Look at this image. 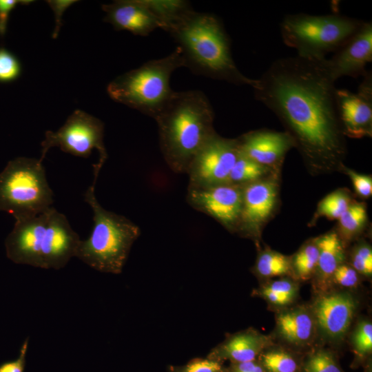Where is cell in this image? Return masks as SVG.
Segmentation results:
<instances>
[{"instance_id":"cell-1","label":"cell","mask_w":372,"mask_h":372,"mask_svg":"<svg viewBox=\"0 0 372 372\" xmlns=\"http://www.w3.org/2000/svg\"><path fill=\"white\" fill-rule=\"evenodd\" d=\"M327 58L298 55L273 62L253 87L255 98L287 128L303 157L316 166L340 162L346 147Z\"/></svg>"},{"instance_id":"cell-2","label":"cell","mask_w":372,"mask_h":372,"mask_svg":"<svg viewBox=\"0 0 372 372\" xmlns=\"http://www.w3.org/2000/svg\"><path fill=\"white\" fill-rule=\"evenodd\" d=\"M154 119L166 163L173 172L187 174L196 155L216 133L208 99L199 90L176 92Z\"/></svg>"},{"instance_id":"cell-3","label":"cell","mask_w":372,"mask_h":372,"mask_svg":"<svg viewBox=\"0 0 372 372\" xmlns=\"http://www.w3.org/2000/svg\"><path fill=\"white\" fill-rule=\"evenodd\" d=\"M168 32L178 44L185 67L194 73L254 87L256 79L245 76L236 65L228 35L214 14L193 10Z\"/></svg>"},{"instance_id":"cell-4","label":"cell","mask_w":372,"mask_h":372,"mask_svg":"<svg viewBox=\"0 0 372 372\" xmlns=\"http://www.w3.org/2000/svg\"><path fill=\"white\" fill-rule=\"evenodd\" d=\"M80 241L66 216L51 207L34 217L15 220L5 249L16 264L58 270L75 257Z\"/></svg>"},{"instance_id":"cell-5","label":"cell","mask_w":372,"mask_h":372,"mask_svg":"<svg viewBox=\"0 0 372 372\" xmlns=\"http://www.w3.org/2000/svg\"><path fill=\"white\" fill-rule=\"evenodd\" d=\"M101 169L94 165V180L84 195L93 211L92 230L86 240H81L75 257L101 272L119 274L141 229L126 217L106 210L97 200L94 191Z\"/></svg>"},{"instance_id":"cell-6","label":"cell","mask_w":372,"mask_h":372,"mask_svg":"<svg viewBox=\"0 0 372 372\" xmlns=\"http://www.w3.org/2000/svg\"><path fill=\"white\" fill-rule=\"evenodd\" d=\"M182 67H185V60L177 47L163 58L117 76L108 84L107 94L114 101L155 118L174 96L170 78Z\"/></svg>"},{"instance_id":"cell-7","label":"cell","mask_w":372,"mask_h":372,"mask_svg":"<svg viewBox=\"0 0 372 372\" xmlns=\"http://www.w3.org/2000/svg\"><path fill=\"white\" fill-rule=\"evenodd\" d=\"M363 23L338 14H292L282 21L280 33L285 44L295 49L297 55L324 59L327 54L341 48Z\"/></svg>"},{"instance_id":"cell-8","label":"cell","mask_w":372,"mask_h":372,"mask_svg":"<svg viewBox=\"0 0 372 372\" xmlns=\"http://www.w3.org/2000/svg\"><path fill=\"white\" fill-rule=\"evenodd\" d=\"M53 198L40 159L17 157L0 172V211L12 215L15 220L46 211Z\"/></svg>"},{"instance_id":"cell-9","label":"cell","mask_w":372,"mask_h":372,"mask_svg":"<svg viewBox=\"0 0 372 372\" xmlns=\"http://www.w3.org/2000/svg\"><path fill=\"white\" fill-rule=\"evenodd\" d=\"M104 124L97 118L80 110H75L56 132L48 130L41 142L43 161L50 148L58 147L63 152L87 158L94 149L99 153V164L103 166L107 158L103 143Z\"/></svg>"},{"instance_id":"cell-10","label":"cell","mask_w":372,"mask_h":372,"mask_svg":"<svg viewBox=\"0 0 372 372\" xmlns=\"http://www.w3.org/2000/svg\"><path fill=\"white\" fill-rule=\"evenodd\" d=\"M309 304L320 345L335 347L349 332L359 307L358 297L350 290L335 289L315 293Z\"/></svg>"},{"instance_id":"cell-11","label":"cell","mask_w":372,"mask_h":372,"mask_svg":"<svg viewBox=\"0 0 372 372\" xmlns=\"http://www.w3.org/2000/svg\"><path fill=\"white\" fill-rule=\"evenodd\" d=\"M239 154L237 138H223L216 132L192 161L187 172L188 187H207L228 183Z\"/></svg>"},{"instance_id":"cell-12","label":"cell","mask_w":372,"mask_h":372,"mask_svg":"<svg viewBox=\"0 0 372 372\" xmlns=\"http://www.w3.org/2000/svg\"><path fill=\"white\" fill-rule=\"evenodd\" d=\"M187 203L230 231H238L242 205V186L223 184L207 187H188Z\"/></svg>"},{"instance_id":"cell-13","label":"cell","mask_w":372,"mask_h":372,"mask_svg":"<svg viewBox=\"0 0 372 372\" xmlns=\"http://www.w3.org/2000/svg\"><path fill=\"white\" fill-rule=\"evenodd\" d=\"M356 92L337 89L338 115L344 136H371L372 133V75L368 71Z\"/></svg>"},{"instance_id":"cell-14","label":"cell","mask_w":372,"mask_h":372,"mask_svg":"<svg viewBox=\"0 0 372 372\" xmlns=\"http://www.w3.org/2000/svg\"><path fill=\"white\" fill-rule=\"evenodd\" d=\"M271 335L276 343L304 354L316 346V324L309 304H293L276 311Z\"/></svg>"},{"instance_id":"cell-15","label":"cell","mask_w":372,"mask_h":372,"mask_svg":"<svg viewBox=\"0 0 372 372\" xmlns=\"http://www.w3.org/2000/svg\"><path fill=\"white\" fill-rule=\"evenodd\" d=\"M372 61V23L364 21L360 28L335 51L327 64L336 81L342 76H364L366 65Z\"/></svg>"},{"instance_id":"cell-16","label":"cell","mask_w":372,"mask_h":372,"mask_svg":"<svg viewBox=\"0 0 372 372\" xmlns=\"http://www.w3.org/2000/svg\"><path fill=\"white\" fill-rule=\"evenodd\" d=\"M277 189L270 180H257L242 185V205L238 231L251 238L259 236L262 225L276 203Z\"/></svg>"},{"instance_id":"cell-17","label":"cell","mask_w":372,"mask_h":372,"mask_svg":"<svg viewBox=\"0 0 372 372\" xmlns=\"http://www.w3.org/2000/svg\"><path fill=\"white\" fill-rule=\"evenodd\" d=\"M237 139L242 155L268 167L278 163L290 148L296 146L287 132L252 131Z\"/></svg>"},{"instance_id":"cell-18","label":"cell","mask_w":372,"mask_h":372,"mask_svg":"<svg viewBox=\"0 0 372 372\" xmlns=\"http://www.w3.org/2000/svg\"><path fill=\"white\" fill-rule=\"evenodd\" d=\"M274 342L271 335L257 329H248L227 334L225 339L208 353L207 358L230 363L248 362L257 359L260 353Z\"/></svg>"},{"instance_id":"cell-19","label":"cell","mask_w":372,"mask_h":372,"mask_svg":"<svg viewBox=\"0 0 372 372\" xmlns=\"http://www.w3.org/2000/svg\"><path fill=\"white\" fill-rule=\"evenodd\" d=\"M106 13L104 21L116 30H127L135 35L147 36L160 24L143 0H118L102 5Z\"/></svg>"},{"instance_id":"cell-20","label":"cell","mask_w":372,"mask_h":372,"mask_svg":"<svg viewBox=\"0 0 372 372\" xmlns=\"http://www.w3.org/2000/svg\"><path fill=\"white\" fill-rule=\"evenodd\" d=\"M315 240L319 249L317 268L312 278L316 293L333 288V274L344 263L345 251L341 238L335 232L324 234Z\"/></svg>"},{"instance_id":"cell-21","label":"cell","mask_w":372,"mask_h":372,"mask_svg":"<svg viewBox=\"0 0 372 372\" xmlns=\"http://www.w3.org/2000/svg\"><path fill=\"white\" fill-rule=\"evenodd\" d=\"M300 282L290 276L278 277L262 282L251 296L263 299L276 311L295 304L299 296Z\"/></svg>"},{"instance_id":"cell-22","label":"cell","mask_w":372,"mask_h":372,"mask_svg":"<svg viewBox=\"0 0 372 372\" xmlns=\"http://www.w3.org/2000/svg\"><path fill=\"white\" fill-rule=\"evenodd\" d=\"M303 354L275 342L257 358L266 372H301Z\"/></svg>"},{"instance_id":"cell-23","label":"cell","mask_w":372,"mask_h":372,"mask_svg":"<svg viewBox=\"0 0 372 372\" xmlns=\"http://www.w3.org/2000/svg\"><path fill=\"white\" fill-rule=\"evenodd\" d=\"M158 21L161 28L168 32L186 17L193 8L182 0H143Z\"/></svg>"},{"instance_id":"cell-24","label":"cell","mask_w":372,"mask_h":372,"mask_svg":"<svg viewBox=\"0 0 372 372\" xmlns=\"http://www.w3.org/2000/svg\"><path fill=\"white\" fill-rule=\"evenodd\" d=\"M349 343L354 354L351 366H365L369 370L372 354V323L368 318H361L355 323L349 335Z\"/></svg>"},{"instance_id":"cell-25","label":"cell","mask_w":372,"mask_h":372,"mask_svg":"<svg viewBox=\"0 0 372 372\" xmlns=\"http://www.w3.org/2000/svg\"><path fill=\"white\" fill-rule=\"evenodd\" d=\"M252 271L264 281L273 278L292 277L291 258L271 249L264 250L258 254Z\"/></svg>"},{"instance_id":"cell-26","label":"cell","mask_w":372,"mask_h":372,"mask_svg":"<svg viewBox=\"0 0 372 372\" xmlns=\"http://www.w3.org/2000/svg\"><path fill=\"white\" fill-rule=\"evenodd\" d=\"M301 372H344L340 366L336 351L317 345L304 353Z\"/></svg>"},{"instance_id":"cell-27","label":"cell","mask_w":372,"mask_h":372,"mask_svg":"<svg viewBox=\"0 0 372 372\" xmlns=\"http://www.w3.org/2000/svg\"><path fill=\"white\" fill-rule=\"evenodd\" d=\"M319 256L316 240L304 244L291 258L292 278L296 280L306 282L314 276Z\"/></svg>"},{"instance_id":"cell-28","label":"cell","mask_w":372,"mask_h":372,"mask_svg":"<svg viewBox=\"0 0 372 372\" xmlns=\"http://www.w3.org/2000/svg\"><path fill=\"white\" fill-rule=\"evenodd\" d=\"M268 168L240 152L230 172L228 183L242 186L259 180L267 172Z\"/></svg>"},{"instance_id":"cell-29","label":"cell","mask_w":372,"mask_h":372,"mask_svg":"<svg viewBox=\"0 0 372 372\" xmlns=\"http://www.w3.org/2000/svg\"><path fill=\"white\" fill-rule=\"evenodd\" d=\"M366 218V208L363 204H351L338 219L342 238L347 240L352 239L362 228Z\"/></svg>"},{"instance_id":"cell-30","label":"cell","mask_w":372,"mask_h":372,"mask_svg":"<svg viewBox=\"0 0 372 372\" xmlns=\"http://www.w3.org/2000/svg\"><path fill=\"white\" fill-rule=\"evenodd\" d=\"M350 205V198L346 192L335 191L320 202L318 213L329 219L338 220Z\"/></svg>"},{"instance_id":"cell-31","label":"cell","mask_w":372,"mask_h":372,"mask_svg":"<svg viewBox=\"0 0 372 372\" xmlns=\"http://www.w3.org/2000/svg\"><path fill=\"white\" fill-rule=\"evenodd\" d=\"M168 372H227L223 362L208 358H195L182 366L169 365Z\"/></svg>"},{"instance_id":"cell-32","label":"cell","mask_w":372,"mask_h":372,"mask_svg":"<svg viewBox=\"0 0 372 372\" xmlns=\"http://www.w3.org/2000/svg\"><path fill=\"white\" fill-rule=\"evenodd\" d=\"M351 266L360 275L369 278L372 275V250L365 243L355 247L351 257Z\"/></svg>"},{"instance_id":"cell-33","label":"cell","mask_w":372,"mask_h":372,"mask_svg":"<svg viewBox=\"0 0 372 372\" xmlns=\"http://www.w3.org/2000/svg\"><path fill=\"white\" fill-rule=\"evenodd\" d=\"M21 68L18 59L4 48H0V82L15 81L21 74Z\"/></svg>"},{"instance_id":"cell-34","label":"cell","mask_w":372,"mask_h":372,"mask_svg":"<svg viewBox=\"0 0 372 372\" xmlns=\"http://www.w3.org/2000/svg\"><path fill=\"white\" fill-rule=\"evenodd\" d=\"M360 275L351 266L341 264L334 271L331 284L340 287V289L352 290L360 284Z\"/></svg>"},{"instance_id":"cell-35","label":"cell","mask_w":372,"mask_h":372,"mask_svg":"<svg viewBox=\"0 0 372 372\" xmlns=\"http://www.w3.org/2000/svg\"><path fill=\"white\" fill-rule=\"evenodd\" d=\"M346 170L358 194L363 198L371 196L372 194V179L371 176L360 174L350 169H346Z\"/></svg>"},{"instance_id":"cell-36","label":"cell","mask_w":372,"mask_h":372,"mask_svg":"<svg viewBox=\"0 0 372 372\" xmlns=\"http://www.w3.org/2000/svg\"><path fill=\"white\" fill-rule=\"evenodd\" d=\"M33 1L31 0H0V36L3 37L6 32V28L9 15L11 11L18 5H28Z\"/></svg>"},{"instance_id":"cell-37","label":"cell","mask_w":372,"mask_h":372,"mask_svg":"<svg viewBox=\"0 0 372 372\" xmlns=\"http://www.w3.org/2000/svg\"><path fill=\"white\" fill-rule=\"evenodd\" d=\"M28 348V338H26L21 347L17 359L1 364L0 365V372H24Z\"/></svg>"},{"instance_id":"cell-38","label":"cell","mask_w":372,"mask_h":372,"mask_svg":"<svg viewBox=\"0 0 372 372\" xmlns=\"http://www.w3.org/2000/svg\"><path fill=\"white\" fill-rule=\"evenodd\" d=\"M47 2L55 14L56 26H55L54 31L52 34V38L55 39L57 37L60 27L61 26V17L63 12L65 10L66 8H68L72 4H73L75 2H77V1H74V0L54 1L53 0V1H48Z\"/></svg>"},{"instance_id":"cell-39","label":"cell","mask_w":372,"mask_h":372,"mask_svg":"<svg viewBox=\"0 0 372 372\" xmlns=\"http://www.w3.org/2000/svg\"><path fill=\"white\" fill-rule=\"evenodd\" d=\"M227 372H266L257 359L238 363H230Z\"/></svg>"}]
</instances>
